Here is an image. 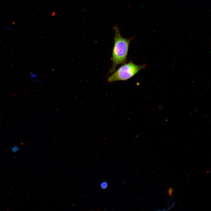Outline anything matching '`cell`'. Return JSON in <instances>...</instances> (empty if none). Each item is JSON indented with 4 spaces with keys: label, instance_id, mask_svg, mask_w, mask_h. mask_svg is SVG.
Wrapping results in <instances>:
<instances>
[{
    "label": "cell",
    "instance_id": "cell-1",
    "mask_svg": "<svg viewBox=\"0 0 211 211\" xmlns=\"http://www.w3.org/2000/svg\"><path fill=\"white\" fill-rule=\"evenodd\" d=\"M115 33L114 44L112 56V66L108 74L112 73L116 67L119 65L125 63L127 61L129 45L133 38L130 39L123 38L120 34L119 28L117 25L113 27Z\"/></svg>",
    "mask_w": 211,
    "mask_h": 211
},
{
    "label": "cell",
    "instance_id": "cell-2",
    "mask_svg": "<svg viewBox=\"0 0 211 211\" xmlns=\"http://www.w3.org/2000/svg\"><path fill=\"white\" fill-rule=\"evenodd\" d=\"M145 66V65H137L132 62L125 63L110 74L107 78L108 81L109 82H112L127 80L134 76Z\"/></svg>",
    "mask_w": 211,
    "mask_h": 211
},
{
    "label": "cell",
    "instance_id": "cell-3",
    "mask_svg": "<svg viewBox=\"0 0 211 211\" xmlns=\"http://www.w3.org/2000/svg\"><path fill=\"white\" fill-rule=\"evenodd\" d=\"M168 209L173 208L175 202L172 198H170L167 200Z\"/></svg>",
    "mask_w": 211,
    "mask_h": 211
},
{
    "label": "cell",
    "instance_id": "cell-4",
    "mask_svg": "<svg viewBox=\"0 0 211 211\" xmlns=\"http://www.w3.org/2000/svg\"><path fill=\"white\" fill-rule=\"evenodd\" d=\"M108 185V183L107 182L103 181L100 183V186L101 188L104 189L107 188Z\"/></svg>",
    "mask_w": 211,
    "mask_h": 211
},
{
    "label": "cell",
    "instance_id": "cell-5",
    "mask_svg": "<svg viewBox=\"0 0 211 211\" xmlns=\"http://www.w3.org/2000/svg\"><path fill=\"white\" fill-rule=\"evenodd\" d=\"M173 190L172 188H169L168 191L167 193L168 195L170 197H172V196L173 192Z\"/></svg>",
    "mask_w": 211,
    "mask_h": 211
},
{
    "label": "cell",
    "instance_id": "cell-6",
    "mask_svg": "<svg viewBox=\"0 0 211 211\" xmlns=\"http://www.w3.org/2000/svg\"><path fill=\"white\" fill-rule=\"evenodd\" d=\"M17 148H16V147H14V148H13L12 150V151H13V152H16V151H17V150H18V149H17Z\"/></svg>",
    "mask_w": 211,
    "mask_h": 211
}]
</instances>
